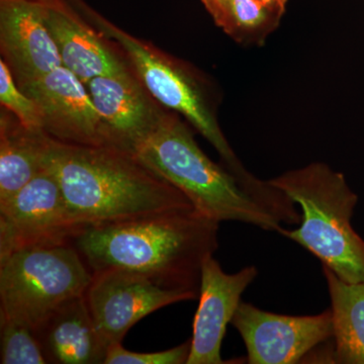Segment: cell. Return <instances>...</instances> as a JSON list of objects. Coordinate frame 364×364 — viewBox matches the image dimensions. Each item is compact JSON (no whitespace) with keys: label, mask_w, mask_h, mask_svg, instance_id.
Segmentation results:
<instances>
[{"label":"cell","mask_w":364,"mask_h":364,"mask_svg":"<svg viewBox=\"0 0 364 364\" xmlns=\"http://www.w3.org/2000/svg\"><path fill=\"white\" fill-rule=\"evenodd\" d=\"M219 225L195 208L171 210L83 228L72 245L92 273L126 270L198 294L203 263L219 247Z\"/></svg>","instance_id":"obj_1"},{"label":"cell","mask_w":364,"mask_h":364,"mask_svg":"<svg viewBox=\"0 0 364 364\" xmlns=\"http://www.w3.org/2000/svg\"><path fill=\"white\" fill-rule=\"evenodd\" d=\"M46 166L82 229L193 208L178 188L130 151L114 146L74 145L52 138Z\"/></svg>","instance_id":"obj_2"},{"label":"cell","mask_w":364,"mask_h":364,"mask_svg":"<svg viewBox=\"0 0 364 364\" xmlns=\"http://www.w3.org/2000/svg\"><path fill=\"white\" fill-rule=\"evenodd\" d=\"M148 168L176 186L200 214L219 223L239 222L279 232L282 223L249 193L225 166L200 149L176 114L161 119L132 151Z\"/></svg>","instance_id":"obj_3"},{"label":"cell","mask_w":364,"mask_h":364,"mask_svg":"<svg viewBox=\"0 0 364 364\" xmlns=\"http://www.w3.org/2000/svg\"><path fill=\"white\" fill-rule=\"evenodd\" d=\"M299 205V228L279 234L314 254L346 282H364V240L351 225L358 196L344 174L325 163L289 170L268 181Z\"/></svg>","instance_id":"obj_4"},{"label":"cell","mask_w":364,"mask_h":364,"mask_svg":"<svg viewBox=\"0 0 364 364\" xmlns=\"http://www.w3.org/2000/svg\"><path fill=\"white\" fill-rule=\"evenodd\" d=\"M88 13L100 33L123 48L146 90L165 107L186 117L218 151L224 166L246 189L249 191L255 189L259 179L244 168L235 154L220 128L205 88L191 69L152 46L119 30L93 11Z\"/></svg>","instance_id":"obj_5"},{"label":"cell","mask_w":364,"mask_h":364,"mask_svg":"<svg viewBox=\"0 0 364 364\" xmlns=\"http://www.w3.org/2000/svg\"><path fill=\"white\" fill-rule=\"evenodd\" d=\"M91 279L72 244L21 249L0 259V315L36 331L62 304L85 296Z\"/></svg>","instance_id":"obj_6"},{"label":"cell","mask_w":364,"mask_h":364,"mask_svg":"<svg viewBox=\"0 0 364 364\" xmlns=\"http://www.w3.org/2000/svg\"><path fill=\"white\" fill-rule=\"evenodd\" d=\"M81 230L67 208L56 176L46 166L0 203V259L21 249L72 244Z\"/></svg>","instance_id":"obj_7"},{"label":"cell","mask_w":364,"mask_h":364,"mask_svg":"<svg viewBox=\"0 0 364 364\" xmlns=\"http://www.w3.org/2000/svg\"><path fill=\"white\" fill-rule=\"evenodd\" d=\"M86 304L107 343H122L129 330L164 306L198 299L196 291L166 289L145 275L121 269L92 273Z\"/></svg>","instance_id":"obj_8"},{"label":"cell","mask_w":364,"mask_h":364,"mask_svg":"<svg viewBox=\"0 0 364 364\" xmlns=\"http://www.w3.org/2000/svg\"><path fill=\"white\" fill-rule=\"evenodd\" d=\"M231 324L245 343L250 364L298 363L334 337L331 309L314 316H287L241 301Z\"/></svg>","instance_id":"obj_9"},{"label":"cell","mask_w":364,"mask_h":364,"mask_svg":"<svg viewBox=\"0 0 364 364\" xmlns=\"http://www.w3.org/2000/svg\"><path fill=\"white\" fill-rule=\"evenodd\" d=\"M39 107L43 131L59 142L112 146L109 132L85 85L64 66L18 85Z\"/></svg>","instance_id":"obj_10"},{"label":"cell","mask_w":364,"mask_h":364,"mask_svg":"<svg viewBox=\"0 0 364 364\" xmlns=\"http://www.w3.org/2000/svg\"><path fill=\"white\" fill-rule=\"evenodd\" d=\"M257 268L247 267L229 274L210 256L203 263L198 311L193 321L191 349L186 364H223V339L241 303V296L256 277Z\"/></svg>","instance_id":"obj_11"},{"label":"cell","mask_w":364,"mask_h":364,"mask_svg":"<svg viewBox=\"0 0 364 364\" xmlns=\"http://www.w3.org/2000/svg\"><path fill=\"white\" fill-rule=\"evenodd\" d=\"M0 48L18 85L63 66L40 0H0Z\"/></svg>","instance_id":"obj_12"},{"label":"cell","mask_w":364,"mask_h":364,"mask_svg":"<svg viewBox=\"0 0 364 364\" xmlns=\"http://www.w3.org/2000/svg\"><path fill=\"white\" fill-rule=\"evenodd\" d=\"M86 86L114 147L132 152L164 112L129 71L98 76Z\"/></svg>","instance_id":"obj_13"},{"label":"cell","mask_w":364,"mask_h":364,"mask_svg":"<svg viewBox=\"0 0 364 364\" xmlns=\"http://www.w3.org/2000/svg\"><path fill=\"white\" fill-rule=\"evenodd\" d=\"M36 333L48 363L105 364L109 345L98 331L85 296L59 306Z\"/></svg>","instance_id":"obj_14"},{"label":"cell","mask_w":364,"mask_h":364,"mask_svg":"<svg viewBox=\"0 0 364 364\" xmlns=\"http://www.w3.org/2000/svg\"><path fill=\"white\" fill-rule=\"evenodd\" d=\"M46 23L66 67L85 85L98 76L129 71L92 28L60 0L46 1Z\"/></svg>","instance_id":"obj_15"},{"label":"cell","mask_w":364,"mask_h":364,"mask_svg":"<svg viewBox=\"0 0 364 364\" xmlns=\"http://www.w3.org/2000/svg\"><path fill=\"white\" fill-rule=\"evenodd\" d=\"M52 138L28 130L16 117H0V203L16 195L46 168Z\"/></svg>","instance_id":"obj_16"},{"label":"cell","mask_w":364,"mask_h":364,"mask_svg":"<svg viewBox=\"0 0 364 364\" xmlns=\"http://www.w3.org/2000/svg\"><path fill=\"white\" fill-rule=\"evenodd\" d=\"M323 272L331 299L335 363L364 364V282H344L324 265Z\"/></svg>","instance_id":"obj_17"},{"label":"cell","mask_w":364,"mask_h":364,"mask_svg":"<svg viewBox=\"0 0 364 364\" xmlns=\"http://www.w3.org/2000/svg\"><path fill=\"white\" fill-rule=\"evenodd\" d=\"M280 20L260 0H231L227 35L241 44H261Z\"/></svg>","instance_id":"obj_18"},{"label":"cell","mask_w":364,"mask_h":364,"mask_svg":"<svg viewBox=\"0 0 364 364\" xmlns=\"http://www.w3.org/2000/svg\"><path fill=\"white\" fill-rule=\"evenodd\" d=\"M0 363H48L35 330L1 315H0Z\"/></svg>","instance_id":"obj_19"},{"label":"cell","mask_w":364,"mask_h":364,"mask_svg":"<svg viewBox=\"0 0 364 364\" xmlns=\"http://www.w3.org/2000/svg\"><path fill=\"white\" fill-rule=\"evenodd\" d=\"M0 102L28 130L43 131L42 114L37 104L21 90L11 69L0 60ZM44 132V131H43Z\"/></svg>","instance_id":"obj_20"},{"label":"cell","mask_w":364,"mask_h":364,"mask_svg":"<svg viewBox=\"0 0 364 364\" xmlns=\"http://www.w3.org/2000/svg\"><path fill=\"white\" fill-rule=\"evenodd\" d=\"M191 341L157 352H134L122 343L112 344L107 350L105 364H186L191 354Z\"/></svg>","instance_id":"obj_21"},{"label":"cell","mask_w":364,"mask_h":364,"mask_svg":"<svg viewBox=\"0 0 364 364\" xmlns=\"http://www.w3.org/2000/svg\"><path fill=\"white\" fill-rule=\"evenodd\" d=\"M215 25L228 33L230 26V2L231 0H202Z\"/></svg>","instance_id":"obj_22"},{"label":"cell","mask_w":364,"mask_h":364,"mask_svg":"<svg viewBox=\"0 0 364 364\" xmlns=\"http://www.w3.org/2000/svg\"><path fill=\"white\" fill-rule=\"evenodd\" d=\"M260 1L273 14H277L279 18H282L284 11H286L289 0H260Z\"/></svg>","instance_id":"obj_23"},{"label":"cell","mask_w":364,"mask_h":364,"mask_svg":"<svg viewBox=\"0 0 364 364\" xmlns=\"http://www.w3.org/2000/svg\"><path fill=\"white\" fill-rule=\"evenodd\" d=\"M40 1H44V2H46V1H49V0H40Z\"/></svg>","instance_id":"obj_24"}]
</instances>
